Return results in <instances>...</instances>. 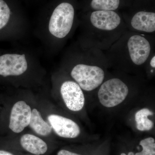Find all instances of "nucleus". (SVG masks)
I'll list each match as a JSON object with an SVG mask.
<instances>
[{
	"instance_id": "4468645a",
	"label": "nucleus",
	"mask_w": 155,
	"mask_h": 155,
	"mask_svg": "<svg viewBox=\"0 0 155 155\" xmlns=\"http://www.w3.org/2000/svg\"><path fill=\"white\" fill-rule=\"evenodd\" d=\"M119 0H92L91 7L97 11H113L118 8Z\"/></svg>"
},
{
	"instance_id": "20e7f679",
	"label": "nucleus",
	"mask_w": 155,
	"mask_h": 155,
	"mask_svg": "<svg viewBox=\"0 0 155 155\" xmlns=\"http://www.w3.org/2000/svg\"><path fill=\"white\" fill-rule=\"evenodd\" d=\"M51 95L54 99L60 98L67 110L74 113L81 110L85 103L82 89L74 81H65L58 89L53 87Z\"/></svg>"
},
{
	"instance_id": "ddd939ff",
	"label": "nucleus",
	"mask_w": 155,
	"mask_h": 155,
	"mask_svg": "<svg viewBox=\"0 0 155 155\" xmlns=\"http://www.w3.org/2000/svg\"><path fill=\"white\" fill-rule=\"evenodd\" d=\"M153 114L147 108H143L137 112L135 114V121L137 128L140 131L149 130L153 126V123L148 118V116H152Z\"/></svg>"
},
{
	"instance_id": "dca6fc26",
	"label": "nucleus",
	"mask_w": 155,
	"mask_h": 155,
	"mask_svg": "<svg viewBox=\"0 0 155 155\" xmlns=\"http://www.w3.org/2000/svg\"><path fill=\"white\" fill-rule=\"evenodd\" d=\"M140 145L143 147L141 152L135 155H155V141L153 137H148L140 141Z\"/></svg>"
},
{
	"instance_id": "6ab92c4d",
	"label": "nucleus",
	"mask_w": 155,
	"mask_h": 155,
	"mask_svg": "<svg viewBox=\"0 0 155 155\" xmlns=\"http://www.w3.org/2000/svg\"><path fill=\"white\" fill-rule=\"evenodd\" d=\"M155 56L153 57L152 60H151L150 61V65L153 68H155Z\"/></svg>"
},
{
	"instance_id": "423d86ee",
	"label": "nucleus",
	"mask_w": 155,
	"mask_h": 155,
	"mask_svg": "<svg viewBox=\"0 0 155 155\" xmlns=\"http://www.w3.org/2000/svg\"><path fill=\"white\" fill-rule=\"evenodd\" d=\"M70 75L81 88L91 91L100 86L104 78V72L97 66L79 64L72 68Z\"/></svg>"
},
{
	"instance_id": "f8f14e48",
	"label": "nucleus",
	"mask_w": 155,
	"mask_h": 155,
	"mask_svg": "<svg viewBox=\"0 0 155 155\" xmlns=\"http://www.w3.org/2000/svg\"><path fill=\"white\" fill-rule=\"evenodd\" d=\"M134 29L147 32L155 31V14L152 12L140 11L136 13L131 21Z\"/></svg>"
},
{
	"instance_id": "1a4fd4ad",
	"label": "nucleus",
	"mask_w": 155,
	"mask_h": 155,
	"mask_svg": "<svg viewBox=\"0 0 155 155\" xmlns=\"http://www.w3.org/2000/svg\"><path fill=\"white\" fill-rule=\"evenodd\" d=\"M28 129L38 136L49 140L54 134L51 125L43 116L38 94H35Z\"/></svg>"
},
{
	"instance_id": "2eb2a0df",
	"label": "nucleus",
	"mask_w": 155,
	"mask_h": 155,
	"mask_svg": "<svg viewBox=\"0 0 155 155\" xmlns=\"http://www.w3.org/2000/svg\"><path fill=\"white\" fill-rule=\"evenodd\" d=\"M11 10L4 0H0V31L8 24L11 19Z\"/></svg>"
},
{
	"instance_id": "6e6552de",
	"label": "nucleus",
	"mask_w": 155,
	"mask_h": 155,
	"mask_svg": "<svg viewBox=\"0 0 155 155\" xmlns=\"http://www.w3.org/2000/svg\"><path fill=\"white\" fill-rule=\"evenodd\" d=\"M0 139L6 141L17 143L21 149L32 155H44L49 150L47 140L28 130L16 135L0 136Z\"/></svg>"
},
{
	"instance_id": "aec40b11",
	"label": "nucleus",
	"mask_w": 155,
	"mask_h": 155,
	"mask_svg": "<svg viewBox=\"0 0 155 155\" xmlns=\"http://www.w3.org/2000/svg\"><path fill=\"white\" fill-rule=\"evenodd\" d=\"M121 155H126L125 154V153H121ZM127 155H134V153L132 152H129L128 153V154Z\"/></svg>"
},
{
	"instance_id": "0eeeda50",
	"label": "nucleus",
	"mask_w": 155,
	"mask_h": 155,
	"mask_svg": "<svg viewBox=\"0 0 155 155\" xmlns=\"http://www.w3.org/2000/svg\"><path fill=\"white\" fill-rule=\"evenodd\" d=\"M128 94V88L126 84L119 78H113L102 84L98 97L102 105L110 108L122 103Z\"/></svg>"
},
{
	"instance_id": "a211bd4d",
	"label": "nucleus",
	"mask_w": 155,
	"mask_h": 155,
	"mask_svg": "<svg viewBox=\"0 0 155 155\" xmlns=\"http://www.w3.org/2000/svg\"><path fill=\"white\" fill-rule=\"evenodd\" d=\"M0 155H16L14 153L5 148H0Z\"/></svg>"
},
{
	"instance_id": "9d476101",
	"label": "nucleus",
	"mask_w": 155,
	"mask_h": 155,
	"mask_svg": "<svg viewBox=\"0 0 155 155\" xmlns=\"http://www.w3.org/2000/svg\"><path fill=\"white\" fill-rule=\"evenodd\" d=\"M127 47L131 61L136 65H140L144 63L150 53L149 42L140 35L131 36L128 40Z\"/></svg>"
},
{
	"instance_id": "f3484780",
	"label": "nucleus",
	"mask_w": 155,
	"mask_h": 155,
	"mask_svg": "<svg viewBox=\"0 0 155 155\" xmlns=\"http://www.w3.org/2000/svg\"><path fill=\"white\" fill-rule=\"evenodd\" d=\"M57 155H81L76 153L72 152L68 150L63 149L60 150L57 153Z\"/></svg>"
},
{
	"instance_id": "f03ea898",
	"label": "nucleus",
	"mask_w": 155,
	"mask_h": 155,
	"mask_svg": "<svg viewBox=\"0 0 155 155\" xmlns=\"http://www.w3.org/2000/svg\"><path fill=\"white\" fill-rule=\"evenodd\" d=\"M42 78L40 72L31 67L25 54H6L0 56V81L14 88L31 90V88L41 84Z\"/></svg>"
},
{
	"instance_id": "9b49d317",
	"label": "nucleus",
	"mask_w": 155,
	"mask_h": 155,
	"mask_svg": "<svg viewBox=\"0 0 155 155\" xmlns=\"http://www.w3.org/2000/svg\"><path fill=\"white\" fill-rule=\"evenodd\" d=\"M90 19L94 26L103 30H114L121 22L119 15L113 11H94L92 13Z\"/></svg>"
},
{
	"instance_id": "f257e3e1",
	"label": "nucleus",
	"mask_w": 155,
	"mask_h": 155,
	"mask_svg": "<svg viewBox=\"0 0 155 155\" xmlns=\"http://www.w3.org/2000/svg\"><path fill=\"white\" fill-rule=\"evenodd\" d=\"M35 93L10 89L0 93V136H12L28 130Z\"/></svg>"
},
{
	"instance_id": "412c9836",
	"label": "nucleus",
	"mask_w": 155,
	"mask_h": 155,
	"mask_svg": "<svg viewBox=\"0 0 155 155\" xmlns=\"http://www.w3.org/2000/svg\"><path fill=\"white\" fill-rule=\"evenodd\" d=\"M151 72H153V70H151Z\"/></svg>"
},
{
	"instance_id": "39448f33",
	"label": "nucleus",
	"mask_w": 155,
	"mask_h": 155,
	"mask_svg": "<svg viewBox=\"0 0 155 155\" xmlns=\"http://www.w3.org/2000/svg\"><path fill=\"white\" fill-rule=\"evenodd\" d=\"M74 9L67 2L60 4L53 11L48 23V30L53 36L58 38L67 36L73 25Z\"/></svg>"
},
{
	"instance_id": "7ed1b4c3",
	"label": "nucleus",
	"mask_w": 155,
	"mask_h": 155,
	"mask_svg": "<svg viewBox=\"0 0 155 155\" xmlns=\"http://www.w3.org/2000/svg\"><path fill=\"white\" fill-rule=\"evenodd\" d=\"M39 94L43 116L48 122L55 135L67 139H74L80 135L81 130L74 120L58 112L49 95Z\"/></svg>"
}]
</instances>
